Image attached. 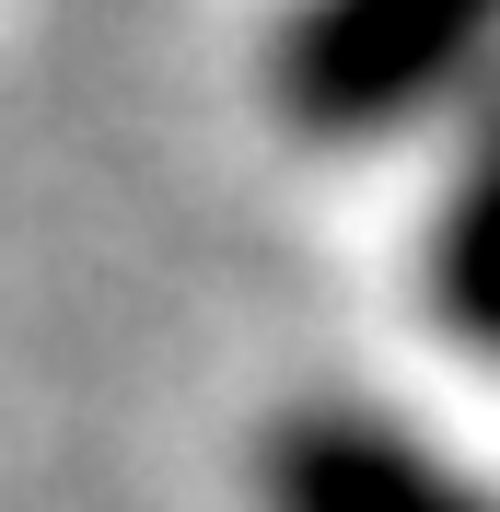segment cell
Here are the masks:
<instances>
[{"mask_svg":"<svg viewBox=\"0 0 500 512\" xmlns=\"http://www.w3.org/2000/svg\"><path fill=\"white\" fill-rule=\"evenodd\" d=\"M256 94L303 152H384L500 94V0H291Z\"/></svg>","mask_w":500,"mask_h":512,"instance_id":"6da1fadb","label":"cell"},{"mask_svg":"<svg viewBox=\"0 0 500 512\" xmlns=\"http://www.w3.org/2000/svg\"><path fill=\"white\" fill-rule=\"evenodd\" d=\"M245 478L256 512H500V478H477L373 396H291L256 431Z\"/></svg>","mask_w":500,"mask_h":512,"instance_id":"7a4b0ae2","label":"cell"},{"mask_svg":"<svg viewBox=\"0 0 500 512\" xmlns=\"http://www.w3.org/2000/svg\"><path fill=\"white\" fill-rule=\"evenodd\" d=\"M419 315L466 361H500V94L454 117V152L419 210Z\"/></svg>","mask_w":500,"mask_h":512,"instance_id":"3957f363","label":"cell"}]
</instances>
